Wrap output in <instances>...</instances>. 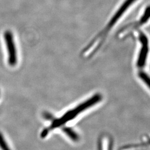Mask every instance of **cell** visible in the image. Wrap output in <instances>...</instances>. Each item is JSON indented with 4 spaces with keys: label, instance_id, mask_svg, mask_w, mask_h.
Listing matches in <instances>:
<instances>
[{
    "label": "cell",
    "instance_id": "6da1fadb",
    "mask_svg": "<svg viewBox=\"0 0 150 150\" xmlns=\"http://www.w3.org/2000/svg\"><path fill=\"white\" fill-rule=\"evenodd\" d=\"M102 98L101 94H95L87 100L80 104L79 106L72 110H70V111L64 113L61 118L56 119L54 121L49 128L45 129L41 134V137H45L48 134L49 131L51 129L60 127L71 120L74 119L77 116L80 115L82 112L85 111L90 107H92L101 101Z\"/></svg>",
    "mask_w": 150,
    "mask_h": 150
},
{
    "label": "cell",
    "instance_id": "7a4b0ae2",
    "mask_svg": "<svg viewBox=\"0 0 150 150\" xmlns=\"http://www.w3.org/2000/svg\"><path fill=\"white\" fill-rule=\"evenodd\" d=\"M139 40L141 47L137 61V66L139 68H142L145 66L147 61L149 52V42L147 36L142 32L139 33Z\"/></svg>",
    "mask_w": 150,
    "mask_h": 150
},
{
    "label": "cell",
    "instance_id": "3957f363",
    "mask_svg": "<svg viewBox=\"0 0 150 150\" xmlns=\"http://www.w3.org/2000/svg\"><path fill=\"white\" fill-rule=\"evenodd\" d=\"M4 37L8 54V63L10 66H13L17 63V53L13 36L11 32L7 31L5 33Z\"/></svg>",
    "mask_w": 150,
    "mask_h": 150
},
{
    "label": "cell",
    "instance_id": "277c9868",
    "mask_svg": "<svg viewBox=\"0 0 150 150\" xmlns=\"http://www.w3.org/2000/svg\"><path fill=\"white\" fill-rule=\"evenodd\" d=\"M150 135H145L139 141L122 146L119 150H150Z\"/></svg>",
    "mask_w": 150,
    "mask_h": 150
},
{
    "label": "cell",
    "instance_id": "5b68a950",
    "mask_svg": "<svg viewBox=\"0 0 150 150\" xmlns=\"http://www.w3.org/2000/svg\"><path fill=\"white\" fill-rule=\"evenodd\" d=\"M136 0H125L123 2V4L121 6V7L119 8L117 11L115 13L114 16L111 18L110 21L107 24L106 28L105 29V32H107L109 30H111V28L115 25L116 22L121 17V16L123 15L125 12L127 11V10L129 7L132 5Z\"/></svg>",
    "mask_w": 150,
    "mask_h": 150
},
{
    "label": "cell",
    "instance_id": "8992f818",
    "mask_svg": "<svg viewBox=\"0 0 150 150\" xmlns=\"http://www.w3.org/2000/svg\"><path fill=\"white\" fill-rule=\"evenodd\" d=\"M114 140L112 136L108 134H100L97 141L96 150H113Z\"/></svg>",
    "mask_w": 150,
    "mask_h": 150
},
{
    "label": "cell",
    "instance_id": "52a82bcc",
    "mask_svg": "<svg viewBox=\"0 0 150 150\" xmlns=\"http://www.w3.org/2000/svg\"><path fill=\"white\" fill-rule=\"evenodd\" d=\"M62 129L64 133L72 141L77 142L80 139L79 135L73 129L70 127H64Z\"/></svg>",
    "mask_w": 150,
    "mask_h": 150
},
{
    "label": "cell",
    "instance_id": "ba28073f",
    "mask_svg": "<svg viewBox=\"0 0 150 150\" xmlns=\"http://www.w3.org/2000/svg\"><path fill=\"white\" fill-rule=\"evenodd\" d=\"M139 77L150 89V77L144 72H139Z\"/></svg>",
    "mask_w": 150,
    "mask_h": 150
},
{
    "label": "cell",
    "instance_id": "9c48e42d",
    "mask_svg": "<svg viewBox=\"0 0 150 150\" xmlns=\"http://www.w3.org/2000/svg\"><path fill=\"white\" fill-rule=\"evenodd\" d=\"M0 148L2 150H11L1 133H0Z\"/></svg>",
    "mask_w": 150,
    "mask_h": 150
}]
</instances>
